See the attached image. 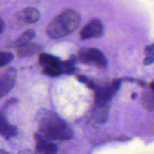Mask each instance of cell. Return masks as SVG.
<instances>
[{
    "instance_id": "1",
    "label": "cell",
    "mask_w": 154,
    "mask_h": 154,
    "mask_svg": "<svg viewBox=\"0 0 154 154\" xmlns=\"http://www.w3.org/2000/svg\"><path fill=\"white\" fill-rule=\"evenodd\" d=\"M39 128L40 133L38 134L49 141H66L73 138V132L69 125L51 112H45L41 116Z\"/></svg>"
},
{
    "instance_id": "2",
    "label": "cell",
    "mask_w": 154,
    "mask_h": 154,
    "mask_svg": "<svg viewBox=\"0 0 154 154\" xmlns=\"http://www.w3.org/2000/svg\"><path fill=\"white\" fill-rule=\"evenodd\" d=\"M80 23V15L73 9H63L48 24L47 35L52 39L65 37L73 32Z\"/></svg>"
},
{
    "instance_id": "3",
    "label": "cell",
    "mask_w": 154,
    "mask_h": 154,
    "mask_svg": "<svg viewBox=\"0 0 154 154\" xmlns=\"http://www.w3.org/2000/svg\"><path fill=\"white\" fill-rule=\"evenodd\" d=\"M79 59L84 63L93 64L101 69L107 65V60L106 56L99 50L95 48L81 49L79 52Z\"/></svg>"
},
{
    "instance_id": "4",
    "label": "cell",
    "mask_w": 154,
    "mask_h": 154,
    "mask_svg": "<svg viewBox=\"0 0 154 154\" xmlns=\"http://www.w3.org/2000/svg\"><path fill=\"white\" fill-rule=\"evenodd\" d=\"M121 81L120 80H115L110 86L102 88L97 90L96 95V105L98 108H106L108 102L111 100L113 96L117 92V90L120 88Z\"/></svg>"
},
{
    "instance_id": "5",
    "label": "cell",
    "mask_w": 154,
    "mask_h": 154,
    "mask_svg": "<svg viewBox=\"0 0 154 154\" xmlns=\"http://www.w3.org/2000/svg\"><path fill=\"white\" fill-rule=\"evenodd\" d=\"M104 32L102 23L98 19L90 20L80 31L79 36L81 40H88L92 38H98Z\"/></svg>"
},
{
    "instance_id": "6",
    "label": "cell",
    "mask_w": 154,
    "mask_h": 154,
    "mask_svg": "<svg viewBox=\"0 0 154 154\" xmlns=\"http://www.w3.org/2000/svg\"><path fill=\"white\" fill-rule=\"evenodd\" d=\"M16 81V70L7 69L0 74V98L7 95L14 88Z\"/></svg>"
},
{
    "instance_id": "7",
    "label": "cell",
    "mask_w": 154,
    "mask_h": 154,
    "mask_svg": "<svg viewBox=\"0 0 154 154\" xmlns=\"http://www.w3.org/2000/svg\"><path fill=\"white\" fill-rule=\"evenodd\" d=\"M40 12L35 7H25L21 10L16 15V22L21 24L34 23L40 19Z\"/></svg>"
},
{
    "instance_id": "8",
    "label": "cell",
    "mask_w": 154,
    "mask_h": 154,
    "mask_svg": "<svg viewBox=\"0 0 154 154\" xmlns=\"http://www.w3.org/2000/svg\"><path fill=\"white\" fill-rule=\"evenodd\" d=\"M35 143H36V152L38 154H57L58 148L57 146L47 140L39 134H35Z\"/></svg>"
},
{
    "instance_id": "9",
    "label": "cell",
    "mask_w": 154,
    "mask_h": 154,
    "mask_svg": "<svg viewBox=\"0 0 154 154\" xmlns=\"http://www.w3.org/2000/svg\"><path fill=\"white\" fill-rule=\"evenodd\" d=\"M39 62L43 68H51V67L59 68L61 70L62 61L60 59H58V58H56V57H54L52 55H50V54H47V53L40 54Z\"/></svg>"
},
{
    "instance_id": "10",
    "label": "cell",
    "mask_w": 154,
    "mask_h": 154,
    "mask_svg": "<svg viewBox=\"0 0 154 154\" xmlns=\"http://www.w3.org/2000/svg\"><path fill=\"white\" fill-rule=\"evenodd\" d=\"M17 55L20 58H24L30 55H32L36 52H38L39 51L42 50V47L38 44V43H27L23 46H21L19 48H17Z\"/></svg>"
},
{
    "instance_id": "11",
    "label": "cell",
    "mask_w": 154,
    "mask_h": 154,
    "mask_svg": "<svg viewBox=\"0 0 154 154\" xmlns=\"http://www.w3.org/2000/svg\"><path fill=\"white\" fill-rule=\"evenodd\" d=\"M35 37V32L33 30H26L23 32L14 42V46L19 48L21 46H23L27 43H30V42Z\"/></svg>"
},
{
    "instance_id": "12",
    "label": "cell",
    "mask_w": 154,
    "mask_h": 154,
    "mask_svg": "<svg viewBox=\"0 0 154 154\" xmlns=\"http://www.w3.org/2000/svg\"><path fill=\"white\" fill-rule=\"evenodd\" d=\"M143 106L148 109H154V90L144 92L142 97Z\"/></svg>"
},
{
    "instance_id": "13",
    "label": "cell",
    "mask_w": 154,
    "mask_h": 154,
    "mask_svg": "<svg viewBox=\"0 0 154 154\" xmlns=\"http://www.w3.org/2000/svg\"><path fill=\"white\" fill-rule=\"evenodd\" d=\"M3 137H5V139H9L12 137H14L17 134V128L14 125H8L0 134Z\"/></svg>"
},
{
    "instance_id": "14",
    "label": "cell",
    "mask_w": 154,
    "mask_h": 154,
    "mask_svg": "<svg viewBox=\"0 0 154 154\" xmlns=\"http://www.w3.org/2000/svg\"><path fill=\"white\" fill-rule=\"evenodd\" d=\"M14 60V55L11 52H0V67L9 64Z\"/></svg>"
},
{
    "instance_id": "15",
    "label": "cell",
    "mask_w": 154,
    "mask_h": 154,
    "mask_svg": "<svg viewBox=\"0 0 154 154\" xmlns=\"http://www.w3.org/2000/svg\"><path fill=\"white\" fill-rule=\"evenodd\" d=\"M75 65L74 63L69 60V61H62L61 64V73H65V74H72L75 71Z\"/></svg>"
},
{
    "instance_id": "16",
    "label": "cell",
    "mask_w": 154,
    "mask_h": 154,
    "mask_svg": "<svg viewBox=\"0 0 154 154\" xmlns=\"http://www.w3.org/2000/svg\"><path fill=\"white\" fill-rule=\"evenodd\" d=\"M43 73L47 76L50 77H57L61 74V70L59 68H44L43 69Z\"/></svg>"
},
{
    "instance_id": "17",
    "label": "cell",
    "mask_w": 154,
    "mask_h": 154,
    "mask_svg": "<svg viewBox=\"0 0 154 154\" xmlns=\"http://www.w3.org/2000/svg\"><path fill=\"white\" fill-rule=\"evenodd\" d=\"M9 124L7 123V120L5 118V116L2 114H0V134L1 132Z\"/></svg>"
},
{
    "instance_id": "18",
    "label": "cell",
    "mask_w": 154,
    "mask_h": 154,
    "mask_svg": "<svg viewBox=\"0 0 154 154\" xmlns=\"http://www.w3.org/2000/svg\"><path fill=\"white\" fill-rule=\"evenodd\" d=\"M145 52L147 54V56H152L154 57V44L149 45L145 48Z\"/></svg>"
},
{
    "instance_id": "19",
    "label": "cell",
    "mask_w": 154,
    "mask_h": 154,
    "mask_svg": "<svg viewBox=\"0 0 154 154\" xmlns=\"http://www.w3.org/2000/svg\"><path fill=\"white\" fill-rule=\"evenodd\" d=\"M154 62V57L152 56H146V58L144 59V64L145 65H150Z\"/></svg>"
},
{
    "instance_id": "20",
    "label": "cell",
    "mask_w": 154,
    "mask_h": 154,
    "mask_svg": "<svg viewBox=\"0 0 154 154\" xmlns=\"http://www.w3.org/2000/svg\"><path fill=\"white\" fill-rule=\"evenodd\" d=\"M87 84V86L89 88H91V89H96V85H95V83L93 82V81H91V80H88V82L86 83Z\"/></svg>"
},
{
    "instance_id": "21",
    "label": "cell",
    "mask_w": 154,
    "mask_h": 154,
    "mask_svg": "<svg viewBox=\"0 0 154 154\" xmlns=\"http://www.w3.org/2000/svg\"><path fill=\"white\" fill-rule=\"evenodd\" d=\"M78 79H79L80 82L85 83V84H86V83L88 82V79L86 77H84V76H79V77H78Z\"/></svg>"
},
{
    "instance_id": "22",
    "label": "cell",
    "mask_w": 154,
    "mask_h": 154,
    "mask_svg": "<svg viewBox=\"0 0 154 154\" xmlns=\"http://www.w3.org/2000/svg\"><path fill=\"white\" fill-rule=\"evenodd\" d=\"M19 154H38V153H37V152H32V150H26V151H23V152H20Z\"/></svg>"
},
{
    "instance_id": "23",
    "label": "cell",
    "mask_w": 154,
    "mask_h": 154,
    "mask_svg": "<svg viewBox=\"0 0 154 154\" xmlns=\"http://www.w3.org/2000/svg\"><path fill=\"white\" fill-rule=\"evenodd\" d=\"M4 29H5V22L2 19H0V33L4 31Z\"/></svg>"
},
{
    "instance_id": "24",
    "label": "cell",
    "mask_w": 154,
    "mask_h": 154,
    "mask_svg": "<svg viewBox=\"0 0 154 154\" xmlns=\"http://www.w3.org/2000/svg\"><path fill=\"white\" fill-rule=\"evenodd\" d=\"M150 88H151V90H154V82H152V83H150Z\"/></svg>"
},
{
    "instance_id": "25",
    "label": "cell",
    "mask_w": 154,
    "mask_h": 154,
    "mask_svg": "<svg viewBox=\"0 0 154 154\" xmlns=\"http://www.w3.org/2000/svg\"><path fill=\"white\" fill-rule=\"evenodd\" d=\"M0 154H9L7 152L4 151V150H0Z\"/></svg>"
},
{
    "instance_id": "26",
    "label": "cell",
    "mask_w": 154,
    "mask_h": 154,
    "mask_svg": "<svg viewBox=\"0 0 154 154\" xmlns=\"http://www.w3.org/2000/svg\"><path fill=\"white\" fill-rule=\"evenodd\" d=\"M136 97H137V95H136L135 93H134V94L132 95V98H135Z\"/></svg>"
}]
</instances>
